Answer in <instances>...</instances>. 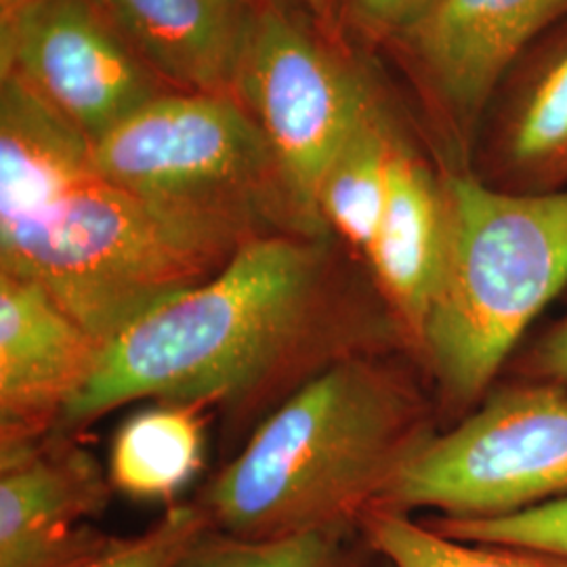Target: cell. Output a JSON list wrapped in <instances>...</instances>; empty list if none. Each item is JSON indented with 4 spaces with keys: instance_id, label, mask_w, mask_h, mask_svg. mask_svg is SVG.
Listing matches in <instances>:
<instances>
[{
    "instance_id": "cell-5",
    "label": "cell",
    "mask_w": 567,
    "mask_h": 567,
    "mask_svg": "<svg viewBox=\"0 0 567 567\" xmlns=\"http://www.w3.org/2000/svg\"><path fill=\"white\" fill-rule=\"evenodd\" d=\"M93 164L145 200L303 236L264 131L234 95L161 93L93 142Z\"/></svg>"
},
{
    "instance_id": "cell-10",
    "label": "cell",
    "mask_w": 567,
    "mask_h": 567,
    "mask_svg": "<svg viewBox=\"0 0 567 567\" xmlns=\"http://www.w3.org/2000/svg\"><path fill=\"white\" fill-rule=\"evenodd\" d=\"M110 475L76 444L0 461V567H74L114 536L89 524L112 496Z\"/></svg>"
},
{
    "instance_id": "cell-4",
    "label": "cell",
    "mask_w": 567,
    "mask_h": 567,
    "mask_svg": "<svg viewBox=\"0 0 567 567\" xmlns=\"http://www.w3.org/2000/svg\"><path fill=\"white\" fill-rule=\"evenodd\" d=\"M447 250L421 353L456 404L475 402L567 284V189L511 194L444 179Z\"/></svg>"
},
{
    "instance_id": "cell-17",
    "label": "cell",
    "mask_w": 567,
    "mask_h": 567,
    "mask_svg": "<svg viewBox=\"0 0 567 567\" xmlns=\"http://www.w3.org/2000/svg\"><path fill=\"white\" fill-rule=\"evenodd\" d=\"M503 156L527 182L567 177V39L536 63L503 122Z\"/></svg>"
},
{
    "instance_id": "cell-24",
    "label": "cell",
    "mask_w": 567,
    "mask_h": 567,
    "mask_svg": "<svg viewBox=\"0 0 567 567\" xmlns=\"http://www.w3.org/2000/svg\"><path fill=\"white\" fill-rule=\"evenodd\" d=\"M37 0H0V23L13 20L25 7H30Z\"/></svg>"
},
{
    "instance_id": "cell-16",
    "label": "cell",
    "mask_w": 567,
    "mask_h": 567,
    "mask_svg": "<svg viewBox=\"0 0 567 567\" xmlns=\"http://www.w3.org/2000/svg\"><path fill=\"white\" fill-rule=\"evenodd\" d=\"M203 408L158 404L145 408L118 429L110 447V482L122 494L171 498L203 465Z\"/></svg>"
},
{
    "instance_id": "cell-14",
    "label": "cell",
    "mask_w": 567,
    "mask_h": 567,
    "mask_svg": "<svg viewBox=\"0 0 567 567\" xmlns=\"http://www.w3.org/2000/svg\"><path fill=\"white\" fill-rule=\"evenodd\" d=\"M97 173L93 142L25 82H0V219L34 210Z\"/></svg>"
},
{
    "instance_id": "cell-13",
    "label": "cell",
    "mask_w": 567,
    "mask_h": 567,
    "mask_svg": "<svg viewBox=\"0 0 567 567\" xmlns=\"http://www.w3.org/2000/svg\"><path fill=\"white\" fill-rule=\"evenodd\" d=\"M154 76L185 93L234 95L250 0H93Z\"/></svg>"
},
{
    "instance_id": "cell-3",
    "label": "cell",
    "mask_w": 567,
    "mask_h": 567,
    "mask_svg": "<svg viewBox=\"0 0 567 567\" xmlns=\"http://www.w3.org/2000/svg\"><path fill=\"white\" fill-rule=\"evenodd\" d=\"M261 234L243 217L152 203L93 173L0 219V271L39 284L105 349Z\"/></svg>"
},
{
    "instance_id": "cell-8",
    "label": "cell",
    "mask_w": 567,
    "mask_h": 567,
    "mask_svg": "<svg viewBox=\"0 0 567 567\" xmlns=\"http://www.w3.org/2000/svg\"><path fill=\"white\" fill-rule=\"evenodd\" d=\"M0 74L25 82L91 142L161 95L93 0H37L0 23Z\"/></svg>"
},
{
    "instance_id": "cell-19",
    "label": "cell",
    "mask_w": 567,
    "mask_h": 567,
    "mask_svg": "<svg viewBox=\"0 0 567 567\" xmlns=\"http://www.w3.org/2000/svg\"><path fill=\"white\" fill-rule=\"evenodd\" d=\"M358 534L360 527L244 540L210 527L175 567H365Z\"/></svg>"
},
{
    "instance_id": "cell-21",
    "label": "cell",
    "mask_w": 567,
    "mask_h": 567,
    "mask_svg": "<svg viewBox=\"0 0 567 567\" xmlns=\"http://www.w3.org/2000/svg\"><path fill=\"white\" fill-rule=\"evenodd\" d=\"M429 526L447 538L480 545L548 550L567 557V496L492 519L437 517Z\"/></svg>"
},
{
    "instance_id": "cell-25",
    "label": "cell",
    "mask_w": 567,
    "mask_h": 567,
    "mask_svg": "<svg viewBox=\"0 0 567 567\" xmlns=\"http://www.w3.org/2000/svg\"><path fill=\"white\" fill-rule=\"evenodd\" d=\"M303 2L318 16H324L326 9H328V0H303Z\"/></svg>"
},
{
    "instance_id": "cell-7",
    "label": "cell",
    "mask_w": 567,
    "mask_h": 567,
    "mask_svg": "<svg viewBox=\"0 0 567 567\" xmlns=\"http://www.w3.org/2000/svg\"><path fill=\"white\" fill-rule=\"evenodd\" d=\"M234 97L264 131L299 231L326 238L318 192L326 168L372 102L360 76L278 7L257 9Z\"/></svg>"
},
{
    "instance_id": "cell-22",
    "label": "cell",
    "mask_w": 567,
    "mask_h": 567,
    "mask_svg": "<svg viewBox=\"0 0 567 567\" xmlns=\"http://www.w3.org/2000/svg\"><path fill=\"white\" fill-rule=\"evenodd\" d=\"M437 0H344L349 16L377 37H402Z\"/></svg>"
},
{
    "instance_id": "cell-1",
    "label": "cell",
    "mask_w": 567,
    "mask_h": 567,
    "mask_svg": "<svg viewBox=\"0 0 567 567\" xmlns=\"http://www.w3.org/2000/svg\"><path fill=\"white\" fill-rule=\"evenodd\" d=\"M360 301L337 280L326 238L261 234L224 269L128 326L103 349L53 433L140 400L248 408L372 351Z\"/></svg>"
},
{
    "instance_id": "cell-11",
    "label": "cell",
    "mask_w": 567,
    "mask_h": 567,
    "mask_svg": "<svg viewBox=\"0 0 567 567\" xmlns=\"http://www.w3.org/2000/svg\"><path fill=\"white\" fill-rule=\"evenodd\" d=\"M566 11L567 0H437L400 39L435 100L466 128L532 41Z\"/></svg>"
},
{
    "instance_id": "cell-12",
    "label": "cell",
    "mask_w": 567,
    "mask_h": 567,
    "mask_svg": "<svg viewBox=\"0 0 567 567\" xmlns=\"http://www.w3.org/2000/svg\"><path fill=\"white\" fill-rule=\"evenodd\" d=\"M447 206L444 182L400 142L391 168L386 203L365 252L391 320L421 349L426 318L444 274Z\"/></svg>"
},
{
    "instance_id": "cell-15",
    "label": "cell",
    "mask_w": 567,
    "mask_h": 567,
    "mask_svg": "<svg viewBox=\"0 0 567 567\" xmlns=\"http://www.w3.org/2000/svg\"><path fill=\"white\" fill-rule=\"evenodd\" d=\"M400 142L385 110L372 100L328 164L320 183L318 210L322 224L362 252V257L385 208L389 168Z\"/></svg>"
},
{
    "instance_id": "cell-6",
    "label": "cell",
    "mask_w": 567,
    "mask_h": 567,
    "mask_svg": "<svg viewBox=\"0 0 567 567\" xmlns=\"http://www.w3.org/2000/svg\"><path fill=\"white\" fill-rule=\"evenodd\" d=\"M567 496V395L548 386L494 393L416 447L377 507L437 508L492 519Z\"/></svg>"
},
{
    "instance_id": "cell-2",
    "label": "cell",
    "mask_w": 567,
    "mask_h": 567,
    "mask_svg": "<svg viewBox=\"0 0 567 567\" xmlns=\"http://www.w3.org/2000/svg\"><path fill=\"white\" fill-rule=\"evenodd\" d=\"M419 393L370 353L328 365L288 393L208 484L215 529L276 540L358 529L425 442Z\"/></svg>"
},
{
    "instance_id": "cell-23",
    "label": "cell",
    "mask_w": 567,
    "mask_h": 567,
    "mask_svg": "<svg viewBox=\"0 0 567 567\" xmlns=\"http://www.w3.org/2000/svg\"><path fill=\"white\" fill-rule=\"evenodd\" d=\"M536 364L545 377L567 385V318L538 347Z\"/></svg>"
},
{
    "instance_id": "cell-18",
    "label": "cell",
    "mask_w": 567,
    "mask_h": 567,
    "mask_svg": "<svg viewBox=\"0 0 567 567\" xmlns=\"http://www.w3.org/2000/svg\"><path fill=\"white\" fill-rule=\"evenodd\" d=\"M360 534L389 567H567V557L548 550L447 538L393 508L365 511Z\"/></svg>"
},
{
    "instance_id": "cell-20",
    "label": "cell",
    "mask_w": 567,
    "mask_h": 567,
    "mask_svg": "<svg viewBox=\"0 0 567 567\" xmlns=\"http://www.w3.org/2000/svg\"><path fill=\"white\" fill-rule=\"evenodd\" d=\"M210 527V517L198 503L175 505L140 536L112 538L74 567H175Z\"/></svg>"
},
{
    "instance_id": "cell-9",
    "label": "cell",
    "mask_w": 567,
    "mask_h": 567,
    "mask_svg": "<svg viewBox=\"0 0 567 567\" xmlns=\"http://www.w3.org/2000/svg\"><path fill=\"white\" fill-rule=\"evenodd\" d=\"M102 355L103 344L39 284L0 271V452L42 444Z\"/></svg>"
}]
</instances>
